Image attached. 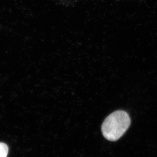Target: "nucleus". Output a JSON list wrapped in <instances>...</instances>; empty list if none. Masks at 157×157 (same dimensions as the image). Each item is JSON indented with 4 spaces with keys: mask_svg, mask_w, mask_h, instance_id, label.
<instances>
[{
    "mask_svg": "<svg viewBox=\"0 0 157 157\" xmlns=\"http://www.w3.org/2000/svg\"><path fill=\"white\" fill-rule=\"evenodd\" d=\"M130 123V118L128 113L122 110L116 111L106 118L101 127V131L107 140L117 141L127 131Z\"/></svg>",
    "mask_w": 157,
    "mask_h": 157,
    "instance_id": "obj_1",
    "label": "nucleus"
},
{
    "mask_svg": "<svg viewBox=\"0 0 157 157\" xmlns=\"http://www.w3.org/2000/svg\"><path fill=\"white\" fill-rule=\"evenodd\" d=\"M8 147L6 144L0 142V157H7L8 154Z\"/></svg>",
    "mask_w": 157,
    "mask_h": 157,
    "instance_id": "obj_2",
    "label": "nucleus"
}]
</instances>
